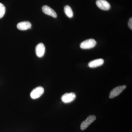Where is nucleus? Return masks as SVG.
Instances as JSON below:
<instances>
[{
    "label": "nucleus",
    "instance_id": "1",
    "mask_svg": "<svg viewBox=\"0 0 132 132\" xmlns=\"http://www.w3.org/2000/svg\"><path fill=\"white\" fill-rule=\"evenodd\" d=\"M97 44V42L93 39H88L82 42L80 45V47L82 49H90L94 47Z\"/></svg>",
    "mask_w": 132,
    "mask_h": 132
},
{
    "label": "nucleus",
    "instance_id": "2",
    "mask_svg": "<svg viewBox=\"0 0 132 132\" xmlns=\"http://www.w3.org/2000/svg\"><path fill=\"white\" fill-rule=\"evenodd\" d=\"M44 92V89L41 86L36 88L31 92L30 96L33 99H38L41 97Z\"/></svg>",
    "mask_w": 132,
    "mask_h": 132
},
{
    "label": "nucleus",
    "instance_id": "3",
    "mask_svg": "<svg viewBox=\"0 0 132 132\" xmlns=\"http://www.w3.org/2000/svg\"><path fill=\"white\" fill-rule=\"evenodd\" d=\"M96 116L94 115H91L87 118L85 121L81 123L80 128L81 130H84L88 127L89 125H91L96 119Z\"/></svg>",
    "mask_w": 132,
    "mask_h": 132
},
{
    "label": "nucleus",
    "instance_id": "4",
    "mask_svg": "<svg viewBox=\"0 0 132 132\" xmlns=\"http://www.w3.org/2000/svg\"><path fill=\"white\" fill-rule=\"evenodd\" d=\"M76 95L74 93H67L61 97L62 101L64 103H69L75 100Z\"/></svg>",
    "mask_w": 132,
    "mask_h": 132
},
{
    "label": "nucleus",
    "instance_id": "5",
    "mask_svg": "<svg viewBox=\"0 0 132 132\" xmlns=\"http://www.w3.org/2000/svg\"><path fill=\"white\" fill-rule=\"evenodd\" d=\"M126 86L124 85V86L117 87L114 88L110 92L109 98H113L117 97L120 94L123 90L126 89Z\"/></svg>",
    "mask_w": 132,
    "mask_h": 132
},
{
    "label": "nucleus",
    "instance_id": "6",
    "mask_svg": "<svg viewBox=\"0 0 132 132\" xmlns=\"http://www.w3.org/2000/svg\"><path fill=\"white\" fill-rule=\"evenodd\" d=\"M96 5L100 9L104 10H108L111 8V5L106 0H97Z\"/></svg>",
    "mask_w": 132,
    "mask_h": 132
},
{
    "label": "nucleus",
    "instance_id": "7",
    "mask_svg": "<svg viewBox=\"0 0 132 132\" xmlns=\"http://www.w3.org/2000/svg\"><path fill=\"white\" fill-rule=\"evenodd\" d=\"M45 45L43 43H39L36 47V53L37 56L39 57L43 56L45 54Z\"/></svg>",
    "mask_w": 132,
    "mask_h": 132
},
{
    "label": "nucleus",
    "instance_id": "8",
    "mask_svg": "<svg viewBox=\"0 0 132 132\" xmlns=\"http://www.w3.org/2000/svg\"><path fill=\"white\" fill-rule=\"evenodd\" d=\"M43 12L45 14L52 16L54 18L57 17V14L54 10L47 5H44L42 7Z\"/></svg>",
    "mask_w": 132,
    "mask_h": 132
},
{
    "label": "nucleus",
    "instance_id": "9",
    "mask_svg": "<svg viewBox=\"0 0 132 132\" xmlns=\"http://www.w3.org/2000/svg\"><path fill=\"white\" fill-rule=\"evenodd\" d=\"M32 25L29 21H23L19 22L17 25V28L19 30L25 31L31 28Z\"/></svg>",
    "mask_w": 132,
    "mask_h": 132
},
{
    "label": "nucleus",
    "instance_id": "10",
    "mask_svg": "<svg viewBox=\"0 0 132 132\" xmlns=\"http://www.w3.org/2000/svg\"><path fill=\"white\" fill-rule=\"evenodd\" d=\"M104 61L102 59H97L91 61L88 63V67L91 68H95L102 65L104 64Z\"/></svg>",
    "mask_w": 132,
    "mask_h": 132
},
{
    "label": "nucleus",
    "instance_id": "11",
    "mask_svg": "<svg viewBox=\"0 0 132 132\" xmlns=\"http://www.w3.org/2000/svg\"><path fill=\"white\" fill-rule=\"evenodd\" d=\"M64 9L65 14L67 16L70 18L73 17V12L71 7L68 5H67L65 6Z\"/></svg>",
    "mask_w": 132,
    "mask_h": 132
},
{
    "label": "nucleus",
    "instance_id": "12",
    "mask_svg": "<svg viewBox=\"0 0 132 132\" xmlns=\"http://www.w3.org/2000/svg\"><path fill=\"white\" fill-rule=\"evenodd\" d=\"M6 8L2 3H0V19L2 18L5 13Z\"/></svg>",
    "mask_w": 132,
    "mask_h": 132
},
{
    "label": "nucleus",
    "instance_id": "13",
    "mask_svg": "<svg viewBox=\"0 0 132 132\" xmlns=\"http://www.w3.org/2000/svg\"><path fill=\"white\" fill-rule=\"evenodd\" d=\"M128 27L130 28V29H132V18H130L128 23Z\"/></svg>",
    "mask_w": 132,
    "mask_h": 132
}]
</instances>
